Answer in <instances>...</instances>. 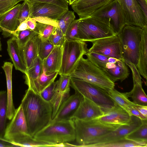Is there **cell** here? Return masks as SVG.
<instances>
[{
    "mask_svg": "<svg viewBox=\"0 0 147 147\" xmlns=\"http://www.w3.org/2000/svg\"><path fill=\"white\" fill-rule=\"evenodd\" d=\"M85 55L114 83L118 81L122 82L129 74L127 65L123 60L94 52H88Z\"/></svg>",
    "mask_w": 147,
    "mask_h": 147,
    "instance_id": "5",
    "label": "cell"
},
{
    "mask_svg": "<svg viewBox=\"0 0 147 147\" xmlns=\"http://www.w3.org/2000/svg\"><path fill=\"white\" fill-rule=\"evenodd\" d=\"M55 27L50 24L37 22L35 29L39 38L44 41L49 39Z\"/></svg>",
    "mask_w": 147,
    "mask_h": 147,
    "instance_id": "37",
    "label": "cell"
},
{
    "mask_svg": "<svg viewBox=\"0 0 147 147\" xmlns=\"http://www.w3.org/2000/svg\"><path fill=\"white\" fill-rule=\"evenodd\" d=\"M29 3H45L57 5L68 10V3L65 0H25Z\"/></svg>",
    "mask_w": 147,
    "mask_h": 147,
    "instance_id": "43",
    "label": "cell"
},
{
    "mask_svg": "<svg viewBox=\"0 0 147 147\" xmlns=\"http://www.w3.org/2000/svg\"><path fill=\"white\" fill-rule=\"evenodd\" d=\"M90 16L109 20L111 27L116 35L121 32L126 24L124 13L117 0L104 5L95 11Z\"/></svg>",
    "mask_w": 147,
    "mask_h": 147,
    "instance_id": "10",
    "label": "cell"
},
{
    "mask_svg": "<svg viewBox=\"0 0 147 147\" xmlns=\"http://www.w3.org/2000/svg\"><path fill=\"white\" fill-rule=\"evenodd\" d=\"M91 42L92 45L88 52L124 61L121 42L118 35L98 39Z\"/></svg>",
    "mask_w": 147,
    "mask_h": 147,
    "instance_id": "12",
    "label": "cell"
},
{
    "mask_svg": "<svg viewBox=\"0 0 147 147\" xmlns=\"http://www.w3.org/2000/svg\"><path fill=\"white\" fill-rule=\"evenodd\" d=\"M22 4H18L0 15V25L4 38L11 36L12 32L20 24L19 16Z\"/></svg>",
    "mask_w": 147,
    "mask_h": 147,
    "instance_id": "18",
    "label": "cell"
},
{
    "mask_svg": "<svg viewBox=\"0 0 147 147\" xmlns=\"http://www.w3.org/2000/svg\"><path fill=\"white\" fill-rule=\"evenodd\" d=\"M7 44V50L15 69L25 74L27 69L17 39L12 36L8 40Z\"/></svg>",
    "mask_w": 147,
    "mask_h": 147,
    "instance_id": "24",
    "label": "cell"
},
{
    "mask_svg": "<svg viewBox=\"0 0 147 147\" xmlns=\"http://www.w3.org/2000/svg\"><path fill=\"white\" fill-rule=\"evenodd\" d=\"M40 42V40L37 35L23 47L20 48L27 69L30 67L34 59L38 56Z\"/></svg>",
    "mask_w": 147,
    "mask_h": 147,
    "instance_id": "25",
    "label": "cell"
},
{
    "mask_svg": "<svg viewBox=\"0 0 147 147\" xmlns=\"http://www.w3.org/2000/svg\"><path fill=\"white\" fill-rule=\"evenodd\" d=\"M79 20L80 40L92 42L116 35L109 26L100 19L90 16Z\"/></svg>",
    "mask_w": 147,
    "mask_h": 147,
    "instance_id": "8",
    "label": "cell"
},
{
    "mask_svg": "<svg viewBox=\"0 0 147 147\" xmlns=\"http://www.w3.org/2000/svg\"><path fill=\"white\" fill-rule=\"evenodd\" d=\"M70 86L75 92L80 94L83 97L91 100L98 105L104 113L117 104L107 91L83 80L70 77Z\"/></svg>",
    "mask_w": 147,
    "mask_h": 147,
    "instance_id": "6",
    "label": "cell"
},
{
    "mask_svg": "<svg viewBox=\"0 0 147 147\" xmlns=\"http://www.w3.org/2000/svg\"><path fill=\"white\" fill-rule=\"evenodd\" d=\"M142 11L144 16L147 19V0H136Z\"/></svg>",
    "mask_w": 147,
    "mask_h": 147,
    "instance_id": "47",
    "label": "cell"
},
{
    "mask_svg": "<svg viewBox=\"0 0 147 147\" xmlns=\"http://www.w3.org/2000/svg\"><path fill=\"white\" fill-rule=\"evenodd\" d=\"M54 46H63L66 39L65 35L59 27H55L48 39Z\"/></svg>",
    "mask_w": 147,
    "mask_h": 147,
    "instance_id": "38",
    "label": "cell"
},
{
    "mask_svg": "<svg viewBox=\"0 0 147 147\" xmlns=\"http://www.w3.org/2000/svg\"><path fill=\"white\" fill-rule=\"evenodd\" d=\"M53 145L38 140L29 135L16 144L17 147H52Z\"/></svg>",
    "mask_w": 147,
    "mask_h": 147,
    "instance_id": "36",
    "label": "cell"
},
{
    "mask_svg": "<svg viewBox=\"0 0 147 147\" xmlns=\"http://www.w3.org/2000/svg\"><path fill=\"white\" fill-rule=\"evenodd\" d=\"M42 69V61L38 56L25 74V83L28 88L39 94L40 93L39 80Z\"/></svg>",
    "mask_w": 147,
    "mask_h": 147,
    "instance_id": "23",
    "label": "cell"
},
{
    "mask_svg": "<svg viewBox=\"0 0 147 147\" xmlns=\"http://www.w3.org/2000/svg\"><path fill=\"white\" fill-rule=\"evenodd\" d=\"M58 74V72H55L47 74L45 69L42 66V71L40 75L39 80L40 93L54 82Z\"/></svg>",
    "mask_w": 147,
    "mask_h": 147,
    "instance_id": "35",
    "label": "cell"
},
{
    "mask_svg": "<svg viewBox=\"0 0 147 147\" xmlns=\"http://www.w3.org/2000/svg\"><path fill=\"white\" fill-rule=\"evenodd\" d=\"M79 19L74 20L68 28L65 34L66 40H80L78 36Z\"/></svg>",
    "mask_w": 147,
    "mask_h": 147,
    "instance_id": "39",
    "label": "cell"
},
{
    "mask_svg": "<svg viewBox=\"0 0 147 147\" xmlns=\"http://www.w3.org/2000/svg\"><path fill=\"white\" fill-rule=\"evenodd\" d=\"M72 120L75 128V140L82 147L91 140L116 129L121 125L102 123L97 118L88 121L75 118Z\"/></svg>",
    "mask_w": 147,
    "mask_h": 147,
    "instance_id": "3",
    "label": "cell"
},
{
    "mask_svg": "<svg viewBox=\"0 0 147 147\" xmlns=\"http://www.w3.org/2000/svg\"><path fill=\"white\" fill-rule=\"evenodd\" d=\"M1 38H0V51H1Z\"/></svg>",
    "mask_w": 147,
    "mask_h": 147,
    "instance_id": "53",
    "label": "cell"
},
{
    "mask_svg": "<svg viewBox=\"0 0 147 147\" xmlns=\"http://www.w3.org/2000/svg\"><path fill=\"white\" fill-rule=\"evenodd\" d=\"M13 64L10 62H5L2 67L6 78L7 97V115L8 119L11 120L15 113V109L13 98L12 70Z\"/></svg>",
    "mask_w": 147,
    "mask_h": 147,
    "instance_id": "28",
    "label": "cell"
},
{
    "mask_svg": "<svg viewBox=\"0 0 147 147\" xmlns=\"http://www.w3.org/2000/svg\"><path fill=\"white\" fill-rule=\"evenodd\" d=\"M97 118L103 123L123 125L129 123L131 115L125 110L117 104L102 115Z\"/></svg>",
    "mask_w": 147,
    "mask_h": 147,
    "instance_id": "22",
    "label": "cell"
},
{
    "mask_svg": "<svg viewBox=\"0 0 147 147\" xmlns=\"http://www.w3.org/2000/svg\"><path fill=\"white\" fill-rule=\"evenodd\" d=\"M27 29H29V28L26 20L21 23L17 28L12 32L11 36L17 32L23 31Z\"/></svg>",
    "mask_w": 147,
    "mask_h": 147,
    "instance_id": "48",
    "label": "cell"
},
{
    "mask_svg": "<svg viewBox=\"0 0 147 147\" xmlns=\"http://www.w3.org/2000/svg\"><path fill=\"white\" fill-rule=\"evenodd\" d=\"M135 104L130 107L128 109L127 111L130 115H133L141 119H147V118L142 115L138 111L135 106Z\"/></svg>",
    "mask_w": 147,
    "mask_h": 147,
    "instance_id": "46",
    "label": "cell"
},
{
    "mask_svg": "<svg viewBox=\"0 0 147 147\" xmlns=\"http://www.w3.org/2000/svg\"><path fill=\"white\" fill-rule=\"evenodd\" d=\"M16 147L10 141L5 138H0V147Z\"/></svg>",
    "mask_w": 147,
    "mask_h": 147,
    "instance_id": "51",
    "label": "cell"
},
{
    "mask_svg": "<svg viewBox=\"0 0 147 147\" xmlns=\"http://www.w3.org/2000/svg\"><path fill=\"white\" fill-rule=\"evenodd\" d=\"M37 22L50 24L55 27H59L58 21L46 17H38L33 18Z\"/></svg>",
    "mask_w": 147,
    "mask_h": 147,
    "instance_id": "45",
    "label": "cell"
},
{
    "mask_svg": "<svg viewBox=\"0 0 147 147\" xmlns=\"http://www.w3.org/2000/svg\"><path fill=\"white\" fill-rule=\"evenodd\" d=\"M104 113L98 105L91 100L83 97L72 119L88 121L98 118Z\"/></svg>",
    "mask_w": 147,
    "mask_h": 147,
    "instance_id": "19",
    "label": "cell"
},
{
    "mask_svg": "<svg viewBox=\"0 0 147 147\" xmlns=\"http://www.w3.org/2000/svg\"><path fill=\"white\" fill-rule=\"evenodd\" d=\"M125 62L132 71L134 86L130 92L124 93V94L128 98H131L134 104L147 106V96L143 89L142 78L136 66L130 62Z\"/></svg>",
    "mask_w": 147,
    "mask_h": 147,
    "instance_id": "17",
    "label": "cell"
},
{
    "mask_svg": "<svg viewBox=\"0 0 147 147\" xmlns=\"http://www.w3.org/2000/svg\"><path fill=\"white\" fill-rule=\"evenodd\" d=\"M139 112L144 117L147 118V106L135 105Z\"/></svg>",
    "mask_w": 147,
    "mask_h": 147,
    "instance_id": "50",
    "label": "cell"
},
{
    "mask_svg": "<svg viewBox=\"0 0 147 147\" xmlns=\"http://www.w3.org/2000/svg\"><path fill=\"white\" fill-rule=\"evenodd\" d=\"M29 18L46 17L57 20L68 10L55 5L45 3H29Z\"/></svg>",
    "mask_w": 147,
    "mask_h": 147,
    "instance_id": "15",
    "label": "cell"
},
{
    "mask_svg": "<svg viewBox=\"0 0 147 147\" xmlns=\"http://www.w3.org/2000/svg\"><path fill=\"white\" fill-rule=\"evenodd\" d=\"M142 123V120L135 116L131 115L129 123L121 125L116 129L95 138L82 147L96 144L108 142L125 138L129 133L139 127Z\"/></svg>",
    "mask_w": 147,
    "mask_h": 147,
    "instance_id": "13",
    "label": "cell"
},
{
    "mask_svg": "<svg viewBox=\"0 0 147 147\" xmlns=\"http://www.w3.org/2000/svg\"><path fill=\"white\" fill-rule=\"evenodd\" d=\"M87 45L80 40H66L62 46L60 75H69L74 71L81 58L88 52Z\"/></svg>",
    "mask_w": 147,
    "mask_h": 147,
    "instance_id": "9",
    "label": "cell"
},
{
    "mask_svg": "<svg viewBox=\"0 0 147 147\" xmlns=\"http://www.w3.org/2000/svg\"><path fill=\"white\" fill-rule=\"evenodd\" d=\"M25 0H0V15L11 9L18 2Z\"/></svg>",
    "mask_w": 147,
    "mask_h": 147,
    "instance_id": "41",
    "label": "cell"
},
{
    "mask_svg": "<svg viewBox=\"0 0 147 147\" xmlns=\"http://www.w3.org/2000/svg\"><path fill=\"white\" fill-rule=\"evenodd\" d=\"M57 81L54 82L42 91L40 94L45 100L50 102L54 93Z\"/></svg>",
    "mask_w": 147,
    "mask_h": 147,
    "instance_id": "42",
    "label": "cell"
},
{
    "mask_svg": "<svg viewBox=\"0 0 147 147\" xmlns=\"http://www.w3.org/2000/svg\"><path fill=\"white\" fill-rule=\"evenodd\" d=\"M125 138L137 142L147 144V119L142 120V125Z\"/></svg>",
    "mask_w": 147,
    "mask_h": 147,
    "instance_id": "31",
    "label": "cell"
},
{
    "mask_svg": "<svg viewBox=\"0 0 147 147\" xmlns=\"http://www.w3.org/2000/svg\"><path fill=\"white\" fill-rule=\"evenodd\" d=\"M142 30L141 27L126 24L118 34L121 42L124 61L131 63L136 66L139 59Z\"/></svg>",
    "mask_w": 147,
    "mask_h": 147,
    "instance_id": "7",
    "label": "cell"
},
{
    "mask_svg": "<svg viewBox=\"0 0 147 147\" xmlns=\"http://www.w3.org/2000/svg\"><path fill=\"white\" fill-rule=\"evenodd\" d=\"M37 35L38 32L36 29L33 30L27 29L17 32L11 37H14L17 39L20 48H21L31 39Z\"/></svg>",
    "mask_w": 147,
    "mask_h": 147,
    "instance_id": "33",
    "label": "cell"
},
{
    "mask_svg": "<svg viewBox=\"0 0 147 147\" xmlns=\"http://www.w3.org/2000/svg\"><path fill=\"white\" fill-rule=\"evenodd\" d=\"M136 67L140 74L147 78V26L142 28L140 44L139 59Z\"/></svg>",
    "mask_w": 147,
    "mask_h": 147,
    "instance_id": "27",
    "label": "cell"
},
{
    "mask_svg": "<svg viewBox=\"0 0 147 147\" xmlns=\"http://www.w3.org/2000/svg\"><path fill=\"white\" fill-rule=\"evenodd\" d=\"M117 0L124 13L126 24L142 28L147 26V19L136 0Z\"/></svg>",
    "mask_w": 147,
    "mask_h": 147,
    "instance_id": "14",
    "label": "cell"
},
{
    "mask_svg": "<svg viewBox=\"0 0 147 147\" xmlns=\"http://www.w3.org/2000/svg\"><path fill=\"white\" fill-rule=\"evenodd\" d=\"M54 47L49 39L44 41L40 40L38 56L43 61L49 55Z\"/></svg>",
    "mask_w": 147,
    "mask_h": 147,
    "instance_id": "40",
    "label": "cell"
},
{
    "mask_svg": "<svg viewBox=\"0 0 147 147\" xmlns=\"http://www.w3.org/2000/svg\"><path fill=\"white\" fill-rule=\"evenodd\" d=\"M66 1L69 3V0H65Z\"/></svg>",
    "mask_w": 147,
    "mask_h": 147,
    "instance_id": "55",
    "label": "cell"
},
{
    "mask_svg": "<svg viewBox=\"0 0 147 147\" xmlns=\"http://www.w3.org/2000/svg\"><path fill=\"white\" fill-rule=\"evenodd\" d=\"M75 18L74 12L68 10L57 20L59 28L65 35L68 28Z\"/></svg>",
    "mask_w": 147,
    "mask_h": 147,
    "instance_id": "34",
    "label": "cell"
},
{
    "mask_svg": "<svg viewBox=\"0 0 147 147\" xmlns=\"http://www.w3.org/2000/svg\"><path fill=\"white\" fill-rule=\"evenodd\" d=\"M70 77L69 75H60L53 95L50 101L53 107L52 120L55 117L62 103L70 96Z\"/></svg>",
    "mask_w": 147,
    "mask_h": 147,
    "instance_id": "16",
    "label": "cell"
},
{
    "mask_svg": "<svg viewBox=\"0 0 147 147\" xmlns=\"http://www.w3.org/2000/svg\"><path fill=\"white\" fill-rule=\"evenodd\" d=\"M7 125L4 138L16 146V144L29 134L26 121L21 105L16 109L14 115Z\"/></svg>",
    "mask_w": 147,
    "mask_h": 147,
    "instance_id": "11",
    "label": "cell"
},
{
    "mask_svg": "<svg viewBox=\"0 0 147 147\" xmlns=\"http://www.w3.org/2000/svg\"><path fill=\"white\" fill-rule=\"evenodd\" d=\"M113 0H76L71 5L79 19L90 16L95 11Z\"/></svg>",
    "mask_w": 147,
    "mask_h": 147,
    "instance_id": "21",
    "label": "cell"
},
{
    "mask_svg": "<svg viewBox=\"0 0 147 147\" xmlns=\"http://www.w3.org/2000/svg\"><path fill=\"white\" fill-rule=\"evenodd\" d=\"M62 46H54L48 57L42 61V66L47 74L59 72L61 63Z\"/></svg>",
    "mask_w": 147,
    "mask_h": 147,
    "instance_id": "26",
    "label": "cell"
},
{
    "mask_svg": "<svg viewBox=\"0 0 147 147\" xmlns=\"http://www.w3.org/2000/svg\"><path fill=\"white\" fill-rule=\"evenodd\" d=\"M21 105L29 132L32 137L52 120L53 107L50 102L45 100L39 94L28 88Z\"/></svg>",
    "mask_w": 147,
    "mask_h": 147,
    "instance_id": "1",
    "label": "cell"
},
{
    "mask_svg": "<svg viewBox=\"0 0 147 147\" xmlns=\"http://www.w3.org/2000/svg\"><path fill=\"white\" fill-rule=\"evenodd\" d=\"M83 98L82 95L76 92L70 96L61 105L52 120L61 121L71 119Z\"/></svg>",
    "mask_w": 147,
    "mask_h": 147,
    "instance_id": "20",
    "label": "cell"
},
{
    "mask_svg": "<svg viewBox=\"0 0 147 147\" xmlns=\"http://www.w3.org/2000/svg\"><path fill=\"white\" fill-rule=\"evenodd\" d=\"M7 97L5 90L0 91V138H4L7 119Z\"/></svg>",
    "mask_w": 147,
    "mask_h": 147,
    "instance_id": "30",
    "label": "cell"
},
{
    "mask_svg": "<svg viewBox=\"0 0 147 147\" xmlns=\"http://www.w3.org/2000/svg\"><path fill=\"white\" fill-rule=\"evenodd\" d=\"M147 144L138 142L125 138L105 143L96 144L85 147H146Z\"/></svg>",
    "mask_w": 147,
    "mask_h": 147,
    "instance_id": "29",
    "label": "cell"
},
{
    "mask_svg": "<svg viewBox=\"0 0 147 147\" xmlns=\"http://www.w3.org/2000/svg\"><path fill=\"white\" fill-rule=\"evenodd\" d=\"M107 93L117 105L127 111L130 107L135 104L129 100L124 93L120 92L114 88L109 91Z\"/></svg>",
    "mask_w": 147,
    "mask_h": 147,
    "instance_id": "32",
    "label": "cell"
},
{
    "mask_svg": "<svg viewBox=\"0 0 147 147\" xmlns=\"http://www.w3.org/2000/svg\"><path fill=\"white\" fill-rule=\"evenodd\" d=\"M2 31V30L1 28V27L0 25V32H1Z\"/></svg>",
    "mask_w": 147,
    "mask_h": 147,
    "instance_id": "54",
    "label": "cell"
},
{
    "mask_svg": "<svg viewBox=\"0 0 147 147\" xmlns=\"http://www.w3.org/2000/svg\"><path fill=\"white\" fill-rule=\"evenodd\" d=\"M35 139L52 145L75 140V128L71 119L52 120L33 136ZM53 146V145H52Z\"/></svg>",
    "mask_w": 147,
    "mask_h": 147,
    "instance_id": "2",
    "label": "cell"
},
{
    "mask_svg": "<svg viewBox=\"0 0 147 147\" xmlns=\"http://www.w3.org/2000/svg\"><path fill=\"white\" fill-rule=\"evenodd\" d=\"M19 16V20L20 24L29 18L30 6L28 3L25 1L22 3Z\"/></svg>",
    "mask_w": 147,
    "mask_h": 147,
    "instance_id": "44",
    "label": "cell"
},
{
    "mask_svg": "<svg viewBox=\"0 0 147 147\" xmlns=\"http://www.w3.org/2000/svg\"><path fill=\"white\" fill-rule=\"evenodd\" d=\"M70 77L81 79L97 86L107 92L114 88L115 83L88 59L82 57Z\"/></svg>",
    "mask_w": 147,
    "mask_h": 147,
    "instance_id": "4",
    "label": "cell"
},
{
    "mask_svg": "<svg viewBox=\"0 0 147 147\" xmlns=\"http://www.w3.org/2000/svg\"><path fill=\"white\" fill-rule=\"evenodd\" d=\"M76 0H69V4L71 5Z\"/></svg>",
    "mask_w": 147,
    "mask_h": 147,
    "instance_id": "52",
    "label": "cell"
},
{
    "mask_svg": "<svg viewBox=\"0 0 147 147\" xmlns=\"http://www.w3.org/2000/svg\"><path fill=\"white\" fill-rule=\"evenodd\" d=\"M26 22L29 29L33 30L35 29L37 22L33 18H29L26 20Z\"/></svg>",
    "mask_w": 147,
    "mask_h": 147,
    "instance_id": "49",
    "label": "cell"
}]
</instances>
